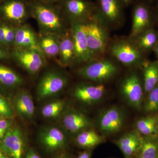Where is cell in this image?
<instances>
[{
	"label": "cell",
	"mask_w": 158,
	"mask_h": 158,
	"mask_svg": "<svg viewBox=\"0 0 158 158\" xmlns=\"http://www.w3.org/2000/svg\"><path fill=\"white\" fill-rule=\"evenodd\" d=\"M31 16L36 20L43 33L60 35L66 30V20L58 5L48 4L39 0H29Z\"/></svg>",
	"instance_id": "obj_1"
},
{
	"label": "cell",
	"mask_w": 158,
	"mask_h": 158,
	"mask_svg": "<svg viewBox=\"0 0 158 158\" xmlns=\"http://www.w3.org/2000/svg\"><path fill=\"white\" fill-rule=\"evenodd\" d=\"M88 45L94 59L105 57L110 44L109 27L98 11L85 22Z\"/></svg>",
	"instance_id": "obj_2"
},
{
	"label": "cell",
	"mask_w": 158,
	"mask_h": 158,
	"mask_svg": "<svg viewBox=\"0 0 158 158\" xmlns=\"http://www.w3.org/2000/svg\"><path fill=\"white\" fill-rule=\"evenodd\" d=\"M113 59L130 69H140L148 60L133 40L118 38L110 43L108 52Z\"/></svg>",
	"instance_id": "obj_3"
},
{
	"label": "cell",
	"mask_w": 158,
	"mask_h": 158,
	"mask_svg": "<svg viewBox=\"0 0 158 158\" xmlns=\"http://www.w3.org/2000/svg\"><path fill=\"white\" fill-rule=\"evenodd\" d=\"M115 59L103 57L84 64L77 70L82 78L92 83L104 84L118 74L119 67Z\"/></svg>",
	"instance_id": "obj_4"
},
{
	"label": "cell",
	"mask_w": 158,
	"mask_h": 158,
	"mask_svg": "<svg viewBox=\"0 0 158 158\" xmlns=\"http://www.w3.org/2000/svg\"><path fill=\"white\" fill-rule=\"evenodd\" d=\"M131 69L122 79L119 86L120 95L130 107L139 111L142 110L145 95L141 75L137 69Z\"/></svg>",
	"instance_id": "obj_5"
},
{
	"label": "cell",
	"mask_w": 158,
	"mask_h": 158,
	"mask_svg": "<svg viewBox=\"0 0 158 158\" xmlns=\"http://www.w3.org/2000/svg\"><path fill=\"white\" fill-rule=\"evenodd\" d=\"M58 6L71 24L86 21L97 11L96 4L88 0H61Z\"/></svg>",
	"instance_id": "obj_6"
},
{
	"label": "cell",
	"mask_w": 158,
	"mask_h": 158,
	"mask_svg": "<svg viewBox=\"0 0 158 158\" xmlns=\"http://www.w3.org/2000/svg\"><path fill=\"white\" fill-rule=\"evenodd\" d=\"M127 115L123 109L113 106L104 110L97 119V125L103 136H110L117 134L124 127Z\"/></svg>",
	"instance_id": "obj_7"
},
{
	"label": "cell",
	"mask_w": 158,
	"mask_h": 158,
	"mask_svg": "<svg viewBox=\"0 0 158 158\" xmlns=\"http://www.w3.org/2000/svg\"><path fill=\"white\" fill-rule=\"evenodd\" d=\"M2 18L10 25L17 27L24 24L31 16L29 1L4 0L0 3Z\"/></svg>",
	"instance_id": "obj_8"
},
{
	"label": "cell",
	"mask_w": 158,
	"mask_h": 158,
	"mask_svg": "<svg viewBox=\"0 0 158 158\" xmlns=\"http://www.w3.org/2000/svg\"><path fill=\"white\" fill-rule=\"evenodd\" d=\"M69 80L65 75L50 71L46 73L38 83L37 93L38 98L44 99L59 93L68 85Z\"/></svg>",
	"instance_id": "obj_9"
},
{
	"label": "cell",
	"mask_w": 158,
	"mask_h": 158,
	"mask_svg": "<svg viewBox=\"0 0 158 158\" xmlns=\"http://www.w3.org/2000/svg\"><path fill=\"white\" fill-rule=\"evenodd\" d=\"M11 56L20 66L31 74L37 73L45 65L44 55L31 49L15 48Z\"/></svg>",
	"instance_id": "obj_10"
},
{
	"label": "cell",
	"mask_w": 158,
	"mask_h": 158,
	"mask_svg": "<svg viewBox=\"0 0 158 158\" xmlns=\"http://www.w3.org/2000/svg\"><path fill=\"white\" fill-rule=\"evenodd\" d=\"M75 51V64H86L94 59L91 53L86 36L85 22L71 24Z\"/></svg>",
	"instance_id": "obj_11"
},
{
	"label": "cell",
	"mask_w": 158,
	"mask_h": 158,
	"mask_svg": "<svg viewBox=\"0 0 158 158\" xmlns=\"http://www.w3.org/2000/svg\"><path fill=\"white\" fill-rule=\"evenodd\" d=\"M129 38L134 39L144 31L153 27L154 15L149 6L140 2L134 6Z\"/></svg>",
	"instance_id": "obj_12"
},
{
	"label": "cell",
	"mask_w": 158,
	"mask_h": 158,
	"mask_svg": "<svg viewBox=\"0 0 158 158\" xmlns=\"http://www.w3.org/2000/svg\"><path fill=\"white\" fill-rule=\"evenodd\" d=\"M106 93L104 84L81 83L73 88V95L78 101L88 105L98 104L102 100Z\"/></svg>",
	"instance_id": "obj_13"
},
{
	"label": "cell",
	"mask_w": 158,
	"mask_h": 158,
	"mask_svg": "<svg viewBox=\"0 0 158 158\" xmlns=\"http://www.w3.org/2000/svg\"><path fill=\"white\" fill-rule=\"evenodd\" d=\"M97 11L109 27H118L124 19V6L120 0H97Z\"/></svg>",
	"instance_id": "obj_14"
},
{
	"label": "cell",
	"mask_w": 158,
	"mask_h": 158,
	"mask_svg": "<svg viewBox=\"0 0 158 158\" xmlns=\"http://www.w3.org/2000/svg\"><path fill=\"white\" fill-rule=\"evenodd\" d=\"M0 148L11 158H23V140L17 127H10L0 141Z\"/></svg>",
	"instance_id": "obj_15"
},
{
	"label": "cell",
	"mask_w": 158,
	"mask_h": 158,
	"mask_svg": "<svg viewBox=\"0 0 158 158\" xmlns=\"http://www.w3.org/2000/svg\"><path fill=\"white\" fill-rule=\"evenodd\" d=\"M57 62L63 67L75 64L76 55L72 33L70 28L59 35V49Z\"/></svg>",
	"instance_id": "obj_16"
},
{
	"label": "cell",
	"mask_w": 158,
	"mask_h": 158,
	"mask_svg": "<svg viewBox=\"0 0 158 158\" xmlns=\"http://www.w3.org/2000/svg\"><path fill=\"white\" fill-rule=\"evenodd\" d=\"M141 135L137 131H131L123 135L115 141L125 158H133L138 155L140 144Z\"/></svg>",
	"instance_id": "obj_17"
},
{
	"label": "cell",
	"mask_w": 158,
	"mask_h": 158,
	"mask_svg": "<svg viewBox=\"0 0 158 158\" xmlns=\"http://www.w3.org/2000/svg\"><path fill=\"white\" fill-rule=\"evenodd\" d=\"M14 46L15 48L34 50L43 55L38 44L37 36L32 28L25 24L15 27Z\"/></svg>",
	"instance_id": "obj_18"
},
{
	"label": "cell",
	"mask_w": 158,
	"mask_h": 158,
	"mask_svg": "<svg viewBox=\"0 0 158 158\" xmlns=\"http://www.w3.org/2000/svg\"><path fill=\"white\" fill-rule=\"evenodd\" d=\"M63 124L69 131L78 133L90 129L93 126V122L84 113L73 110L65 114L63 117Z\"/></svg>",
	"instance_id": "obj_19"
},
{
	"label": "cell",
	"mask_w": 158,
	"mask_h": 158,
	"mask_svg": "<svg viewBox=\"0 0 158 158\" xmlns=\"http://www.w3.org/2000/svg\"><path fill=\"white\" fill-rule=\"evenodd\" d=\"M40 140L49 151H55L65 146L66 139L64 133L59 129L51 127L41 133Z\"/></svg>",
	"instance_id": "obj_20"
},
{
	"label": "cell",
	"mask_w": 158,
	"mask_h": 158,
	"mask_svg": "<svg viewBox=\"0 0 158 158\" xmlns=\"http://www.w3.org/2000/svg\"><path fill=\"white\" fill-rule=\"evenodd\" d=\"M37 39L40 48L45 57L57 59L59 49V35L40 32Z\"/></svg>",
	"instance_id": "obj_21"
},
{
	"label": "cell",
	"mask_w": 158,
	"mask_h": 158,
	"mask_svg": "<svg viewBox=\"0 0 158 158\" xmlns=\"http://www.w3.org/2000/svg\"><path fill=\"white\" fill-rule=\"evenodd\" d=\"M145 95L158 84V60L147 61L141 69Z\"/></svg>",
	"instance_id": "obj_22"
},
{
	"label": "cell",
	"mask_w": 158,
	"mask_h": 158,
	"mask_svg": "<svg viewBox=\"0 0 158 158\" xmlns=\"http://www.w3.org/2000/svg\"><path fill=\"white\" fill-rule=\"evenodd\" d=\"M14 107L18 114L23 118H31L34 116V102L27 92L23 91L16 95L14 100Z\"/></svg>",
	"instance_id": "obj_23"
},
{
	"label": "cell",
	"mask_w": 158,
	"mask_h": 158,
	"mask_svg": "<svg viewBox=\"0 0 158 158\" xmlns=\"http://www.w3.org/2000/svg\"><path fill=\"white\" fill-rule=\"evenodd\" d=\"M133 40L138 48L146 55L153 52L157 44L158 31L153 27L144 31Z\"/></svg>",
	"instance_id": "obj_24"
},
{
	"label": "cell",
	"mask_w": 158,
	"mask_h": 158,
	"mask_svg": "<svg viewBox=\"0 0 158 158\" xmlns=\"http://www.w3.org/2000/svg\"><path fill=\"white\" fill-rule=\"evenodd\" d=\"M105 137L93 130H84L78 133L76 138L80 147L87 149H92L105 142Z\"/></svg>",
	"instance_id": "obj_25"
},
{
	"label": "cell",
	"mask_w": 158,
	"mask_h": 158,
	"mask_svg": "<svg viewBox=\"0 0 158 158\" xmlns=\"http://www.w3.org/2000/svg\"><path fill=\"white\" fill-rule=\"evenodd\" d=\"M158 119V116L156 114L138 118L135 122L136 131L141 136L156 135Z\"/></svg>",
	"instance_id": "obj_26"
},
{
	"label": "cell",
	"mask_w": 158,
	"mask_h": 158,
	"mask_svg": "<svg viewBox=\"0 0 158 158\" xmlns=\"http://www.w3.org/2000/svg\"><path fill=\"white\" fill-rule=\"evenodd\" d=\"M156 135H141V144L138 155L144 158H158V141Z\"/></svg>",
	"instance_id": "obj_27"
},
{
	"label": "cell",
	"mask_w": 158,
	"mask_h": 158,
	"mask_svg": "<svg viewBox=\"0 0 158 158\" xmlns=\"http://www.w3.org/2000/svg\"><path fill=\"white\" fill-rule=\"evenodd\" d=\"M21 77L14 71L0 64V84L6 87L13 88L21 85Z\"/></svg>",
	"instance_id": "obj_28"
},
{
	"label": "cell",
	"mask_w": 158,
	"mask_h": 158,
	"mask_svg": "<svg viewBox=\"0 0 158 158\" xmlns=\"http://www.w3.org/2000/svg\"><path fill=\"white\" fill-rule=\"evenodd\" d=\"M146 95L142 110L149 115L156 114L158 112V84Z\"/></svg>",
	"instance_id": "obj_29"
},
{
	"label": "cell",
	"mask_w": 158,
	"mask_h": 158,
	"mask_svg": "<svg viewBox=\"0 0 158 158\" xmlns=\"http://www.w3.org/2000/svg\"><path fill=\"white\" fill-rule=\"evenodd\" d=\"M64 106V102L61 100L55 101L45 105L42 108L41 113L45 118H54L61 114Z\"/></svg>",
	"instance_id": "obj_30"
},
{
	"label": "cell",
	"mask_w": 158,
	"mask_h": 158,
	"mask_svg": "<svg viewBox=\"0 0 158 158\" xmlns=\"http://www.w3.org/2000/svg\"><path fill=\"white\" fill-rule=\"evenodd\" d=\"M0 114L2 117L10 119L13 116V110L6 99L0 96Z\"/></svg>",
	"instance_id": "obj_31"
},
{
	"label": "cell",
	"mask_w": 158,
	"mask_h": 158,
	"mask_svg": "<svg viewBox=\"0 0 158 158\" xmlns=\"http://www.w3.org/2000/svg\"><path fill=\"white\" fill-rule=\"evenodd\" d=\"M15 27L11 25H6V41L7 48L14 45L15 39Z\"/></svg>",
	"instance_id": "obj_32"
},
{
	"label": "cell",
	"mask_w": 158,
	"mask_h": 158,
	"mask_svg": "<svg viewBox=\"0 0 158 158\" xmlns=\"http://www.w3.org/2000/svg\"><path fill=\"white\" fill-rule=\"evenodd\" d=\"M11 122L9 119L0 120V140L6 135L9 129L11 127Z\"/></svg>",
	"instance_id": "obj_33"
},
{
	"label": "cell",
	"mask_w": 158,
	"mask_h": 158,
	"mask_svg": "<svg viewBox=\"0 0 158 158\" xmlns=\"http://www.w3.org/2000/svg\"><path fill=\"white\" fill-rule=\"evenodd\" d=\"M6 23L2 22L0 24V45L7 50L6 41Z\"/></svg>",
	"instance_id": "obj_34"
},
{
	"label": "cell",
	"mask_w": 158,
	"mask_h": 158,
	"mask_svg": "<svg viewBox=\"0 0 158 158\" xmlns=\"http://www.w3.org/2000/svg\"><path fill=\"white\" fill-rule=\"evenodd\" d=\"M25 158H41L35 151L32 149H30L26 154Z\"/></svg>",
	"instance_id": "obj_35"
},
{
	"label": "cell",
	"mask_w": 158,
	"mask_h": 158,
	"mask_svg": "<svg viewBox=\"0 0 158 158\" xmlns=\"http://www.w3.org/2000/svg\"><path fill=\"white\" fill-rule=\"evenodd\" d=\"M9 57V55L7 52V50L3 48L0 45V60H3L8 59Z\"/></svg>",
	"instance_id": "obj_36"
},
{
	"label": "cell",
	"mask_w": 158,
	"mask_h": 158,
	"mask_svg": "<svg viewBox=\"0 0 158 158\" xmlns=\"http://www.w3.org/2000/svg\"><path fill=\"white\" fill-rule=\"evenodd\" d=\"M91 157V152L90 151H85L81 153L77 158H90Z\"/></svg>",
	"instance_id": "obj_37"
},
{
	"label": "cell",
	"mask_w": 158,
	"mask_h": 158,
	"mask_svg": "<svg viewBox=\"0 0 158 158\" xmlns=\"http://www.w3.org/2000/svg\"><path fill=\"white\" fill-rule=\"evenodd\" d=\"M39 1L47 4H56V3H59L61 0H39Z\"/></svg>",
	"instance_id": "obj_38"
},
{
	"label": "cell",
	"mask_w": 158,
	"mask_h": 158,
	"mask_svg": "<svg viewBox=\"0 0 158 158\" xmlns=\"http://www.w3.org/2000/svg\"><path fill=\"white\" fill-rule=\"evenodd\" d=\"M124 7H127L133 2L134 0H120Z\"/></svg>",
	"instance_id": "obj_39"
},
{
	"label": "cell",
	"mask_w": 158,
	"mask_h": 158,
	"mask_svg": "<svg viewBox=\"0 0 158 158\" xmlns=\"http://www.w3.org/2000/svg\"><path fill=\"white\" fill-rule=\"evenodd\" d=\"M153 52L154 53L157 59L158 60V43L156 46L155 48L154 49Z\"/></svg>",
	"instance_id": "obj_40"
},
{
	"label": "cell",
	"mask_w": 158,
	"mask_h": 158,
	"mask_svg": "<svg viewBox=\"0 0 158 158\" xmlns=\"http://www.w3.org/2000/svg\"><path fill=\"white\" fill-rule=\"evenodd\" d=\"M0 158H8L6 153L0 149Z\"/></svg>",
	"instance_id": "obj_41"
},
{
	"label": "cell",
	"mask_w": 158,
	"mask_h": 158,
	"mask_svg": "<svg viewBox=\"0 0 158 158\" xmlns=\"http://www.w3.org/2000/svg\"><path fill=\"white\" fill-rule=\"evenodd\" d=\"M155 17L156 19L157 22L158 23V7L156 10L155 13Z\"/></svg>",
	"instance_id": "obj_42"
},
{
	"label": "cell",
	"mask_w": 158,
	"mask_h": 158,
	"mask_svg": "<svg viewBox=\"0 0 158 158\" xmlns=\"http://www.w3.org/2000/svg\"><path fill=\"white\" fill-rule=\"evenodd\" d=\"M156 135L158 137V119L157 121V123L156 126Z\"/></svg>",
	"instance_id": "obj_43"
},
{
	"label": "cell",
	"mask_w": 158,
	"mask_h": 158,
	"mask_svg": "<svg viewBox=\"0 0 158 158\" xmlns=\"http://www.w3.org/2000/svg\"><path fill=\"white\" fill-rule=\"evenodd\" d=\"M133 158H144L143 157H141V156H139V155H137L135 156L134 157H133Z\"/></svg>",
	"instance_id": "obj_44"
},
{
	"label": "cell",
	"mask_w": 158,
	"mask_h": 158,
	"mask_svg": "<svg viewBox=\"0 0 158 158\" xmlns=\"http://www.w3.org/2000/svg\"><path fill=\"white\" fill-rule=\"evenodd\" d=\"M2 15H1V12H0V24H1V23H2Z\"/></svg>",
	"instance_id": "obj_45"
},
{
	"label": "cell",
	"mask_w": 158,
	"mask_h": 158,
	"mask_svg": "<svg viewBox=\"0 0 158 158\" xmlns=\"http://www.w3.org/2000/svg\"><path fill=\"white\" fill-rule=\"evenodd\" d=\"M57 158H69L67 157H66V156H60V157H58Z\"/></svg>",
	"instance_id": "obj_46"
},
{
	"label": "cell",
	"mask_w": 158,
	"mask_h": 158,
	"mask_svg": "<svg viewBox=\"0 0 158 158\" xmlns=\"http://www.w3.org/2000/svg\"><path fill=\"white\" fill-rule=\"evenodd\" d=\"M2 115L0 114V120L2 119Z\"/></svg>",
	"instance_id": "obj_47"
},
{
	"label": "cell",
	"mask_w": 158,
	"mask_h": 158,
	"mask_svg": "<svg viewBox=\"0 0 158 158\" xmlns=\"http://www.w3.org/2000/svg\"><path fill=\"white\" fill-rule=\"evenodd\" d=\"M4 0H0V3L2 2H3V1H4Z\"/></svg>",
	"instance_id": "obj_48"
},
{
	"label": "cell",
	"mask_w": 158,
	"mask_h": 158,
	"mask_svg": "<svg viewBox=\"0 0 158 158\" xmlns=\"http://www.w3.org/2000/svg\"></svg>",
	"instance_id": "obj_49"
}]
</instances>
